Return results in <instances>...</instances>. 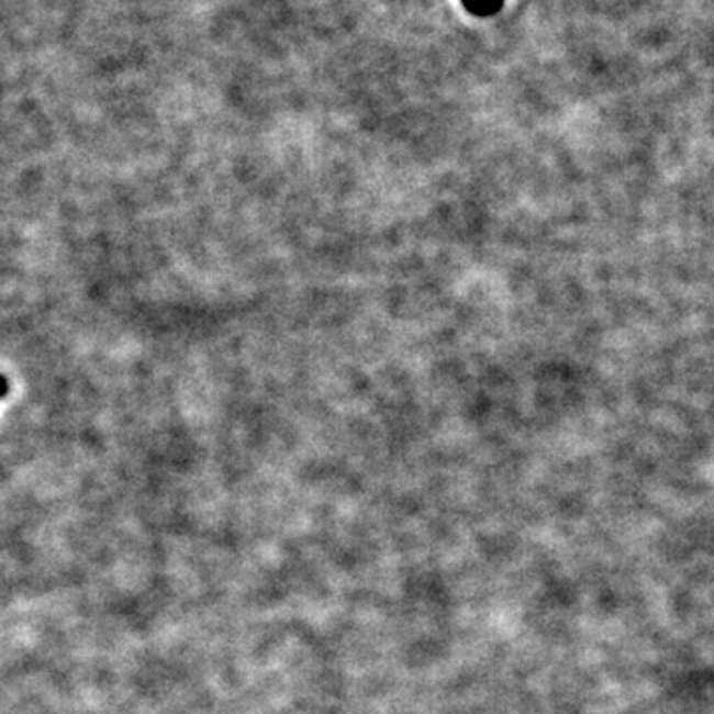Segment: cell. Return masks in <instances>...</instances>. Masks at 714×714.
I'll return each instance as SVG.
<instances>
[{
  "label": "cell",
  "instance_id": "1",
  "mask_svg": "<svg viewBox=\"0 0 714 714\" xmlns=\"http://www.w3.org/2000/svg\"><path fill=\"white\" fill-rule=\"evenodd\" d=\"M469 4L470 9L475 12H490L494 11V4L492 0H465Z\"/></svg>",
  "mask_w": 714,
  "mask_h": 714
},
{
  "label": "cell",
  "instance_id": "2",
  "mask_svg": "<svg viewBox=\"0 0 714 714\" xmlns=\"http://www.w3.org/2000/svg\"><path fill=\"white\" fill-rule=\"evenodd\" d=\"M7 391H9V383H7V379L0 376V398H2Z\"/></svg>",
  "mask_w": 714,
  "mask_h": 714
}]
</instances>
